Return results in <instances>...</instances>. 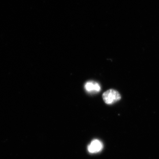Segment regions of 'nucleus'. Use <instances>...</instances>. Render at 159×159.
I'll use <instances>...</instances> for the list:
<instances>
[{
  "label": "nucleus",
  "mask_w": 159,
  "mask_h": 159,
  "mask_svg": "<svg viewBox=\"0 0 159 159\" xmlns=\"http://www.w3.org/2000/svg\"><path fill=\"white\" fill-rule=\"evenodd\" d=\"M103 148V144L99 140L95 139L91 142L88 147V150L90 153H95L101 151Z\"/></svg>",
  "instance_id": "f03ea898"
},
{
  "label": "nucleus",
  "mask_w": 159,
  "mask_h": 159,
  "mask_svg": "<svg viewBox=\"0 0 159 159\" xmlns=\"http://www.w3.org/2000/svg\"><path fill=\"white\" fill-rule=\"evenodd\" d=\"M102 99L106 104L111 105L119 101L121 99V95L118 91L111 89L103 93Z\"/></svg>",
  "instance_id": "f257e3e1"
},
{
  "label": "nucleus",
  "mask_w": 159,
  "mask_h": 159,
  "mask_svg": "<svg viewBox=\"0 0 159 159\" xmlns=\"http://www.w3.org/2000/svg\"><path fill=\"white\" fill-rule=\"evenodd\" d=\"M84 89L86 92L91 93H98L101 90V87L98 83L94 81H89L84 84Z\"/></svg>",
  "instance_id": "7ed1b4c3"
}]
</instances>
